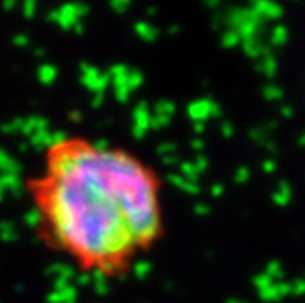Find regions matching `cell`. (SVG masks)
<instances>
[{
  "instance_id": "3",
  "label": "cell",
  "mask_w": 305,
  "mask_h": 303,
  "mask_svg": "<svg viewBox=\"0 0 305 303\" xmlns=\"http://www.w3.org/2000/svg\"><path fill=\"white\" fill-rule=\"evenodd\" d=\"M81 83L91 93H104L106 86L110 84V75L103 73L97 66L81 64Z\"/></svg>"
},
{
  "instance_id": "28",
  "label": "cell",
  "mask_w": 305,
  "mask_h": 303,
  "mask_svg": "<svg viewBox=\"0 0 305 303\" xmlns=\"http://www.w3.org/2000/svg\"><path fill=\"white\" fill-rule=\"evenodd\" d=\"M35 55H37V57H42V55H44V50H42V48H39V50L35 52Z\"/></svg>"
},
{
  "instance_id": "8",
  "label": "cell",
  "mask_w": 305,
  "mask_h": 303,
  "mask_svg": "<svg viewBox=\"0 0 305 303\" xmlns=\"http://www.w3.org/2000/svg\"><path fill=\"white\" fill-rule=\"evenodd\" d=\"M134 119H136V126H134V134L137 137H141L144 134V130L148 128L150 124V113H148V104L139 103L137 108L134 110Z\"/></svg>"
},
{
  "instance_id": "29",
  "label": "cell",
  "mask_w": 305,
  "mask_h": 303,
  "mask_svg": "<svg viewBox=\"0 0 305 303\" xmlns=\"http://www.w3.org/2000/svg\"><path fill=\"white\" fill-rule=\"evenodd\" d=\"M146 13L154 15V13H156V7H150V9H146Z\"/></svg>"
},
{
  "instance_id": "2",
  "label": "cell",
  "mask_w": 305,
  "mask_h": 303,
  "mask_svg": "<svg viewBox=\"0 0 305 303\" xmlns=\"http://www.w3.org/2000/svg\"><path fill=\"white\" fill-rule=\"evenodd\" d=\"M90 11V7L81 2H68L62 6L55 7L52 13H50V20L53 24L60 26L62 29H73L79 22H83L86 15Z\"/></svg>"
},
{
  "instance_id": "4",
  "label": "cell",
  "mask_w": 305,
  "mask_h": 303,
  "mask_svg": "<svg viewBox=\"0 0 305 303\" xmlns=\"http://www.w3.org/2000/svg\"><path fill=\"white\" fill-rule=\"evenodd\" d=\"M128 73H130V68L126 64H113L108 70L110 83L113 84V91H115V99L121 103H126L132 93L128 88Z\"/></svg>"
},
{
  "instance_id": "18",
  "label": "cell",
  "mask_w": 305,
  "mask_h": 303,
  "mask_svg": "<svg viewBox=\"0 0 305 303\" xmlns=\"http://www.w3.org/2000/svg\"><path fill=\"white\" fill-rule=\"evenodd\" d=\"M37 7H39V0H22V13H24V17H28V19L35 17Z\"/></svg>"
},
{
  "instance_id": "5",
  "label": "cell",
  "mask_w": 305,
  "mask_h": 303,
  "mask_svg": "<svg viewBox=\"0 0 305 303\" xmlns=\"http://www.w3.org/2000/svg\"><path fill=\"white\" fill-rule=\"evenodd\" d=\"M221 113V108L210 99H199L189 104V117L195 123H203L208 117H218Z\"/></svg>"
},
{
  "instance_id": "12",
  "label": "cell",
  "mask_w": 305,
  "mask_h": 303,
  "mask_svg": "<svg viewBox=\"0 0 305 303\" xmlns=\"http://www.w3.org/2000/svg\"><path fill=\"white\" fill-rule=\"evenodd\" d=\"M258 70H260L267 79H273L274 75L278 73V62H276V58H274L273 55H267V57L261 58Z\"/></svg>"
},
{
  "instance_id": "21",
  "label": "cell",
  "mask_w": 305,
  "mask_h": 303,
  "mask_svg": "<svg viewBox=\"0 0 305 303\" xmlns=\"http://www.w3.org/2000/svg\"><path fill=\"white\" fill-rule=\"evenodd\" d=\"M2 7L6 11H13L15 7H17V0H2Z\"/></svg>"
},
{
  "instance_id": "1",
  "label": "cell",
  "mask_w": 305,
  "mask_h": 303,
  "mask_svg": "<svg viewBox=\"0 0 305 303\" xmlns=\"http://www.w3.org/2000/svg\"><path fill=\"white\" fill-rule=\"evenodd\" d=\"M42 172L26 181L35 234L86 274L119 276L161 234L154 174L106 141L46 136Z\"/></svg>"
},
{
  "instance_id": "14",
  "label": "cell",
  "mask_w": 305,
  "mask_h": 303,
  "mask_svg": "<svg viewBox=\"0 0 305 303\" xmlns=\"http://www.w3.org/2000/svg\"><path fill=\"white\" fill-rule=\"evenodd\" d=\"M238 44H241V39L234 29H227V31L221 35V46H223V48L232 50V48H236Z\"/></svg>"
},
{
  "instance_id": "16",
  "label": "cell",
  "mask_w": 305,
  "mask_h": 303,
  "mask_svg": "<svg viewBox=\"0 0 305 303\" xmlns=\"http://www.w3.org/2000/svg\"><path fill=\"white\" fill-rule=\"evenodd\" d=\"M263 97H265L267 101H278L283 97V90L279 88V86H274V84H269L263 88Z\"/></svg>"
},
{
  "instance_id": "10",
  "label": "cell",
  "mask_w": 305,
  "mask_h": 303,
  "mask_svg": "<svg viewBox=\"0 0 305 303\" xmlns=\"http://www.w3.org/2000/svg\"><path fill=\"white\" fill-rule=\"evenodd\" d=\"M134 29H136L137 37L143 39L144 42H154L157 39V35H159V31L150 22H146V20H139L136 26H134Z\"/></svg>"
},
{
  "instance_id": "24",
  "label": "cell",
  "mask_w": 305,
  "mask_h": 303,
  "mask_svg": "<svg viewBox=\"0 0 305 303\" xmlns=\"http://www.w3.org/2000/svg\"><path fill=\"white\" fill-rule=\"evenodd\" d=\"M292 113H294V110H292L291 106H283V108H281V115H285V117H291Z\"/></svg>"
},
{
  "instance_id": "26",
  "label": "cell",
  "mask_w": 305,
  "mask_h": 303,
  "mask_svg": "<svg viewBox=\"0 0 305 303\" xmlns=\"http://www.w3.org/2000/svg\"><path fill=\"white\" fill-rule=\"evenodd\" d=\"M203 128H205V124H203V123H195L194 124V130H195V132H203Z\"/></svg>"
},
{
  "instance_id": "9",
  "label": "cell",
  "mask_w": 305,
  "mask_h": 303,
  "mask_svg": "<svg viewBox=\"0 0 305 303\" xmlns=\"http://www.w3.org/2000/svg\"><path fill=\"white\" fill-rule=\"evenodd\" d=\"M241 46H243V52L247 57H252V58H258V57H267V55H273L271 50L263 46L258 40V37H254V39H245L241 40Z\"/></svg>"
},
{
  "instance_id": "23",
  "label": "cell",
  "mask_w": 305,
  "mask_h": 303,
  "mask_svg": "<svg viewBox=\"0 0 305 303\" xmlns=\"http://www.w3.org/2000/svg\"><path fill=\"white\" fill-rule=\"evenodd\" d=\"M221 130H223V134H225L227 137L232 136V128H230V124H228V123H223V124H221Z\"/></svg>"
},
{
  "instance_id": "20",
  "label": "cell",
  "mask_w": 305,
  "mask_h": 303,
  "mask_svg": "<svg viewBox=\"0 0 305 303\" xmlns=\"http://www.w3.org/2000/svg\"><path fill=\"white\" fill-rule=\"evenodd\" d=\"M13 42L17 46H20V48H22V46L29 44V39H28V35H17V37L13 39Z\"/></svg>"
},
{
  "instance_id": "25",
  "label": "cell",
  "mask_w": 305,
  "mask_h": 303,
  "mask_svg": "<svg viewBox=\"0 0 305 303\" xmlns=\"http://www.w3.org/2000/svg\"><path fill=\"white\" fill-rule=\"evenodd\" d=\"M205 4H207V7H218L221 4V0H203Z\"/></svg>"
},
{
  "instance_id": "17",
  "label": "cell",
  "mask_w": 305,
  "mask_h": 303,
  "mask_svg": "<svg viewBox=\"0 0 305 303\" xmlns=\"http://www.w3.org/2000/svg\"><path fill=\"white\" fill-rule=\"evenodd\" d=\"M144 77L143 73L139 70H130V73H128V88H130V91L137 90L141 84H143Z\"/></svg>"
},
{
  "instance_id": "6",
  "label": "cell",
  "mask_w": 305,
  "mask_h": 303,
  "mask_svg": "<svg viewBox=\"0 0 305 303\" xmlns=\"http://www.w3.org/2000/svg\"><path fill=\"white\" fill-rule=\"evenodd\" d=\"M250 9L261 20H276L283 15V7L276 4L274 0H252Z\"/></svg>"
},
{
  "instance_id": "13",
  "label": "cell",
  "mask_w": 305,
  "mask_h": 303,
  "mask_svg": "<svg viewBox=\"0 0 305 303\" xmlns=\"http://www.w3.org/2000/svg\"><path fill=\"white\" fill-rule=\"evenodd\" d=\"M289 39V29H287L283 24H278V26H274L273 33H271V44L273 46H283Z\"/></svg>"
},
{
  "instance_id": "15",
  "label": "cell",
  "mask_w": 305,
  "mask_h": 303,
  "mask_svg": "<svg viewBox=\"0 0 305 303\" xmlns=\"http://www.w3.org/2000/svg\"><path fill=\"white\" fill-rule=\"evenodd\" d=\"M174 111H175V106H174V103H170V101H161V103H157V106H156V115L165 117V119H170V117L174 115Z\"/></svg>"
},
{
  "instance_id": "22",
  "label": "cell",
  "mask_w": 305,
  "mask_h": 303,
  "mask_svg": "<svg viewBox=\"0 0 305 303\" xmlns=\"http://www.w3.org/2000/svg\"><path fill=\"white\" fill-rule=\"evenodd\" d=\"M103 101H104V93H93V101H91V103H93V106H95V108H97V106L103 103Z\"/></svg>"
},
{
  "instance_id": "19",
  "label": "cell",
  "mask_w": 305,
  "mask_h": 303,
  "mask_svg": "<svg viewBox=\"0 0 305 303\" xmlns=\"http://www.w3.org/2000/svg\"><path fill=\"white\" fill-rule=\"evenodd\" d=\"M130 4H132V0H110V6L115 13H124Z\"/></svg>"
},
{
  "instance_id": "11",
  "label": "cell",
  "mask_w": 305,
  "mask_h": 303,
  "mask_svg": "<svg viewBox=\"0 0 305 303\" xmlns=\"http://www.w3.org/2000/svg\"><path fill=\"white\" fill-rule=\"evenodd\" d=\"M37 77H39V81L42 84L50 86V84H53L55 81H57L58 70L53 64H42L39 68V71H37Z\"/></svg>"
},
{
  "instance_id": "30",
  "label": "cell",
  "mask_w": 305,
  "mask_h": 303,
  "mask_svg": "<svg viewBox=\"0 0 305 303\" xmlns=\"http://www.w3.org/2000/svg\"><path fill=\"white\" fill-rule=\"evenodd\" d=\"M300 142H302V144H305V136L302 137V141H300Z\"/></svg>"
},
{
  "instance_id": "7",
  "label": "cell",
  "mask_w": 305,
  "mask_h": 303,
  "mask_svg": "<svg viewBox=\"0 0 305 303\" xmlns=\"http://www.w3.org/2000/svg\"><path fill=\"white\" fill-rule=\"evenodd\" d=\"M252 19H258V15L254 13L250 7H232L227 13V24L234 31Z\"/></svg>"
},
{
  "instance_id": "27",
  "label": "cell",
  "mask_w": 305,
  "mask_h": 303,
  "mask_svg": "<svg viewBox=\"0 0 305 303\" xmlns=\"http://www.w3.org/2000/svg\"><path fill=\"white\" fill-rule=\"evenodd\" d=\"M170 33H172V35H175V33H179V28H177V26H172V28H170Z\"/></svg>"
}]
</instances>
